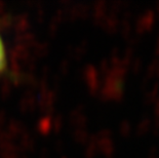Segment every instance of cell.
Instances as JSON below:
<instances>
[{
  "instance_id": "cell-1",
  "label": "cell",
  "mask_w": 159,
  "mask_h": 158,
  "mask_svg": "<svg viewBox=\"0 0 159 158\" xmlns=\"http://www.w3.org/2000/svg\"><path fill=\"white\" fill-rule=\"evenodd\" d=\"M8 67V58H7V50L3 40V37L0 33V77L4 75L7 71Z\"/></svg>"
}]
</instances>
